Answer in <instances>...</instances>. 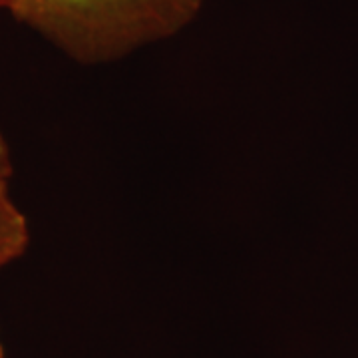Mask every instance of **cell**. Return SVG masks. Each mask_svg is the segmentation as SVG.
<instances>
[{
    "label": "cell",
    "mask_w": 358,
    "mask_h": 358,
    "mask_svg": "<svg viewBox=\"0 0 358 358\" xmlns=\"http://www.w3.org/2000/svg\"><path fill=\"white\" fill-rule=\"evenodd\" d=\"M201 0H0L78 64H108L192 24Z\"/></svg>",
    "instance_id": "1"
},
{
    "label": "cell",
    "mask_w": 358,
    "mask_h": 358,
    "mask_svg": "<svg viewBox=\"0 0 358 358\" xmlns=\"http://www.w3.org/2000/svg\"><path fill=\"white\" fill-rule=\"evenodd\" d=\"M28 243V219L14 203L10 179H0V271L24 255Z\"/></svg>",
    "instance_id": "2"
},
{
    "label": "cell",
    "mask_w": 358,
    "mask_h": 358,
    "mask_svg": "<svg viewBox=\"0 0 358 358\" xmlns=\"http://www.w3.org/2000/svg\"><path fill=\"white\" fill-rule=\"evenodd\" d=\"M13 178V157H10V148L4 140L0 131V179Z\"/></svg>",
    "instance_id": "3"
},
{
    "label": "cell",
    "mask_w": 358,
    "mask_h": 358,
    "mask_svg": "<svg viewBox=\"0 0 358 358\" xmlns=\"http://www.w3.org/2000/svg\"><path fill=\"white\" fill-rule=\"evenodd\" d=\"M0 358H6V352H4V345H2V338H0Z\"/></svg>",
    "instance_id": "4"
},
{
    "label": "cell",
    "mask_w": 358,
    "mask_h": 358,
    "mask_svg": "<svg viewBox=\"0 0 358 358\" xmlns=\"http://www.w3.org/2000/svg\"><path fill=\"white\" fill-rule=\"evenodd\" d=\"M201 2H203V0H201Z\"/></svg>",
    "instance_id": "5"
}]
</instances>
